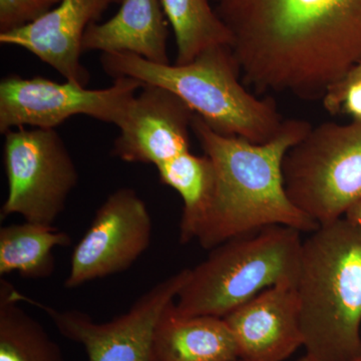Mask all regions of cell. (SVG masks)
I'll return each instance as SVG.
<instances>
[{
    "instance_id": "cell-1",
    "label": "cell",
    "mask_w": 361,
    "mask_h": 361,
    "mask_svg": "<svg viewBox=\"0 0 361 361\" xmlns=\"http://www.w3.org/2000/svg\"><path fill=\"white\" fill-rule=\"evenodd\" d=\"M242 82L323 99L361 61V0H214Z\"/></svg>"
},
{
    "instance_id": "cell-2",
    "label": "cell",
    "mask_w": 361,
    "mask_h": 361,
    "mask_svg": "<svg viewBox=\"0 0 361 361\" xmlns=\"http://www.w3.org/2000/svg\"><path fill=\"white\" fill-rule=\"evenodd\" d=\"M312 126L307 121L285 120L274 139L253 144L218 134L195 114L192 133L214 167V188L195 239L204 249L267 227L282 225L311 233L319 227L301 212L284 187V157Z\"/></svg>"
},
{
    "instance_id": "cell-3",
    "label": "cell",
    "mask_w": 361,
    "mask_h": 361,
    "mask_svg": "<svg viewBox=\"0 0 361 361\" xmlns=\"http://www.w3.org/2000/svg\"><path fill=\"white\" fill-rule=\"evenodd\" d=\"M296 290L305 355L361 360V233L345 218L302 242Z\"/></svg>"
},
{
    "instance_id": "cell-4",
    "label": "cell",
    "mask_w": 361,
    "mask_h": 361,
    "mask_svg": "<svg viewBox=\"0 0 361 361\" xmlns=\"http://www.w3.org/2000/svg\"><path fill=\"white\" fill-rule=\"evenodd\" d=\"M101 66L114 80L135 78L170 90L220 135L265 144L284 123L272 97L262 99L245 89L229 45L207 49L187 65H160L132 54H102Z\"/></svg>"
},
{
    "instance_id": "cell-5",
    "label": "cell",
    "mask_w": 361,
    "mask_h": 361,
    "mask_svg": "<svg viewBox=\"0 0 361 361\" xmlns=\"http://www.w3.org/2000/svg\"><path fill=\"white\" fill-rule=\"evenodd\" d=\"M301 233L287 226H267L214 247L203 262L190 269L173 310L179 316L224 318L271 286L296 284Z\"/></svg>"
},
{
    "instance_id": "cell-6",
    "label": "cell",
    "mask_w": 361,
    "mask_h": 361,
    "mask_svg": "<svg viewBox=\"0 0 361 361\" xmlns=\"http://www.w3.org/2000/svg\"><path fill=\"white\" fill-rule=\"evenodd\" d=\"M282 172L288 198L318 225L343 218L361 199V121L312 127L288 149Z\"/></svg>"
},
{
    "instance_id": "cell-7",
    "label": "cell",
    "mask_w": 361,
    "mask_h": 361,
    "mask_svg": "<svg viewBox=\"0 0 361 361\" xmlns=\"http://www.w3.org/2000/svg\"><path fill=\"white\" fill-rule=\"evenodd\" d=\"M4 166L8 193L1 220L54 224L66 209L80 175L63 137L54 129L20 128L4 134Z\"/></svg>"
},
{
    "instance_id": "cell-8",
    "label": "cell",
    "mask_w": 361,
    "mask_h": 361,
    "mask_svg": "<svg viewBox=\"0 0 361 361\" xmlns=\"http://www.w3.org/2000/svg\"><path fill=\"white\" fill-rule=\"evenodd\" d=\"M144 85L135 78H120L106 89L90 90L70 80L11 75L0 82V133L26 127L56 130L78 115L118 127Z\"/></svg>"
},
{
    "instance_id": "cell-9",
    "label": "cell",
    "mask_w": 361,
    "mask_h": 361,
    "mask_svg": "<svg viewBox=\"0 0 361 361\" xmlns=\"http://www.w3.org/2000/svg\"><path fill=\"white\" fill-rule=\"evenodd\" d=\"M190 269L161 280L142 294L129 311L108 322H97L80 310H59L20 292L23 302L44 311L59 334L80 344L89 361H153L152 342L157 323L186 283Z\"/></svg>"
},
{
    "instance_id": "cell-10",
    "label": "cell",
    "mask_w": 361,
    "mask_h": 361,
    "mask_svg": "<svg viewBox=\"0 0 361 361\" xmlns=\"http://www.w3.org/2000/svg\"><path fill=\"white\" fill-rule=\"evenodd\" d=\"M153 222L148 207L132 188L109 195L71 254L66 288L129 269L148 250Z\"/></svg>"
},
{
    "instance_id": "cell-11",
    "label": "cell",
    "mask_w": 361,
    "mask_h": 361,
    "mask_svg": "<svg viewBox=\"0 0 361 361\" xmlns=\"http://www.w3.org/2000/svg\"><path fill=\"white\" fill-rule=\"evenodd\" d=\"M195 113L179 97L158 85H145L132 99L114 142L111 155L126 163L158 167L190 151Z\"/></svg>"
},
{
    "instance_id": "cell-12",
    "label": "cell",
    "mask_w": 361,
    "mask_h": 361,
    "mask_svg": "<svg viewBox=\"0 0 361 361\" xmlns=\"http://www.w3.org/2000/svg\"><path fill=\"white\" fill-rule=\"evenodd\" d=\"M123 0H61L30 25L0 33V44L20 47L51 66L66 80L87 87L90 75L80 63L87 28Z\"/></svg>"
},
{
    "instance_id": "cell-13",
    "label": "cell",
    "mask_w": 361,
    "mask_h": 361,
    "mask_svg": "<svg viewBox=\"0 0 361 361\" xmlns=\"http://www.w3.org/2000/svg\"><path fill=\"white\" fill-rule=\"evenodd\" d=\"M240 360L283 361L303 346L296 284L271 286L224 317Z\"/></svg>"
},
{
    "instance_id": "cell-14",
    "label": "cell",
    "mask_w": 361,
    "mask_h": 361,
    "mask_svg": "<svg viewBox=\"0 0 361 361\" xmlns=\"http://www.w3.org/2000/svg\"><path fill=\"white\" fill-rule=\"evenodd\" d=\"M82 52L132 54L168 65V28L161 0H123L118 13L85 30Z\"/></svg>"
},
{
    "instance_id": "cell-15",
    "label": "cell",
    "mask_w": 361,
    "mask_h": 361,
    "mask_svg": "<svg viewBox=\"0 0 361 361\" xmlns=\"http://www.w3.org/2000/svg\"><path fill=\"white\" fill-rule=\"evenodd\" d=\"M174 303V302H173ZM168 306L157 323L153 361H237L238 346L224 318L179 316Z\"/></svg>"
},
{
    "instance_id": "cell-16",
    "label": "cell",
    "mask_w": 361,
    "mask_h": 361,
    "mask_svg": "<svg viewBox=\"0 0 361 361\" xmlns=\"http://www.w3.org/2000/svg\"><path fill=\"white\" fill-rule=\"evenodd\" d=\"M71 244L70 234L54 227L25 221L0 228V275L18 273L28 279L51 276L56 268L54 250Z\"/></svg>"
},
{
    "instance_id": "cell-17",
    "label": "cell",
    "mask_w": 361,
    "mask_h": 361,
    "mask_svg": "<svg viewBox=\"0 0 361 361\" xmlns=\"http://www.w3.org/2000/svg\"><path fill=\"white\" fill-rule=\"evenodd\" d=\"M21 303L20 291L0 280V361H65L59 344Z\"/></svg>"
},
{
    "instance_id": "cell-18",
    "label": "cell",
    "mask_w": 361,
    "mask_h": 361,
    "mask_svg": "<svg viewBox=\"0 0 361 361\" xmlns=\"http://www.w3.org/2000/svg\"><path fill=\"white\" fill-rule=\"evenodd\" d=\"M161 182L174 189L182 198L180 242L195 239L199 223L205 213L214 188V167L206 155L196 156L185 152L157 167Z\"/></svg>"
},
{
    "instance_id": "cell-19",
    "label": "cell",
    "mask_w": 361,
    "mask_h": 361,
    "mask_svg": "<svg viewBox=\"0 0 361 361\" xmlns=\"http://www.w3.org/2000/svg\"><path fill=\"white\" fill-rule=\"evenodd\" d=\"M161 4L174 30L177 65L192 63L212 47H231V32L209 0H161Z\"/></svg>"
},
{
    "instance_id": "cell-20",
    "label": "cell",
    "mask_w": 361,
    "mask_h": 361,
    "mask_svg": "<svg viewBox=\"0 0 361 361\" xmlns=\"http://www.w3.org/2000/svg\"><path fill=\"white\" fill-rule=\"evenodd\" d=\"M61 0H0V33L11 32L39 20Z\"/></svg>"
},
{
    "instance_id": "cell-21",
    "label": "cell",
    "mask_w": 361,
    "mask_h": 361,
    "mask_svg": "<svg viewBox=\"0 0 361 361\" xmlns=\"http://www.w3.org/2000/svg\"><path fill=\"white\" fill-rule=\"evenodd\" d=\"M361 80V61L355 68L348 71L341 82H337L334 87H330L327 94L323 97L322 104L325 111L330 115L336 116L341 113L342 102L344 94L351 85Z\"/></svg>"
},
{
    "instance_id": "cell-22",
    "label": "cell",
    "mask_w": 361,
    "mask_h": 361,
    "mask_svg": "<svg viewBox=\"0 0 361 361\" xmlns=\"http://www.w3.org/2000/svg\"><path fill=\"white\" fill-rule=\"evenodd\" d=\"M341 113L348 114L353 120L361 121V80L351 85L346 90Z\"/></svg>"
},
{
    "instance_id": "cell-23",
    "label": "cell",
    "mask_w": 361,
    "mask_h": 361,
    "mask_svg": "<svg viewBox=\"0 0 361 361\" xmlns=\"http://www.w3.org/2000/svg\"><path fill=\"white\" fill-rule=\"evenodd\" d=\"M343 218L361 233V199L346 211Z\"/></svg>"
},
{
    "instance_id": "cell-24",
    "label": "cell",
    "mask_w": 361,
    "mask_h": 361,
    "mask_svg": "<svg viewBox=\"0 0 361 361\" xmlns=\"http://www.w3.org/2000/svg\"><path fill=\"white\" fill-rule=\"evenodd\" d=\"M298 361H313L312 360H310V357H307V356H303V357H301L300 360H299ZM356 361H361V360H356Z\"/></svg>"
},
{
    "instance_id": "cell-25",
    "label": "cell",
    "mask_w": 361,
    "mask_h": 361,
    "mask_svg": "<svg viewBox=\"0 0 361 361\" xmlns=\"http://www.w3.org/2000/svg\"><path fill=\"white\" fill-rule=\"evenodd\" d=\"M237 361H246V360H237Z\"/></svg>"
}]
</instances>
